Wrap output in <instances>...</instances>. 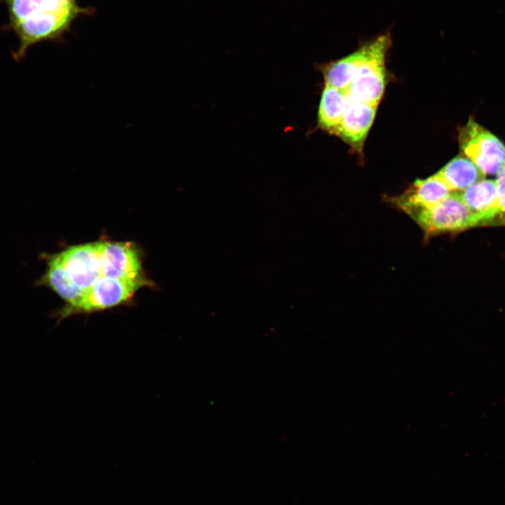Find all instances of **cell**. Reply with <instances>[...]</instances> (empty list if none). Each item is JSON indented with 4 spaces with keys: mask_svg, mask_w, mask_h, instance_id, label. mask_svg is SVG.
I'll return each mask as SVG.
<instances>
[{
    "mask_svg": "<svg viewBox=\"0 0 505 505\" xmlns=\"http://www.w3.org/2000/svg\"><path fill=\"white\" fill-rule=\"evenodd\" d=\"M5 1L11 27L19 40L16 60L36 43L61 39L74 18L86 12L75 0Z\"/></svg>",
    "mask_w": 505,
    "mask_h": 505,
    "instance_id": "obj_1",
    "label": "cell"
},
{
    "mask_svg": "<svg viewBox=\"0 0 505 505\" xmlns=\"http://www.w3.org/2000/svg\"><path fill=\"white\" fill-rule=\"evenodd\" d=\"M391 45V34L386 32L361 46L362 58L346 91L349 98L378 105L385 88V60Z\"/></svg>",
    "mask_w": 505,
    "mask_h": 505,
    "instance_id": "obj_2",
    "label": "cell"
},
{
    "mask_svg": "<svg viewBox=\"0 0 505 505\" xmlns=\"http://www.w3.org/2000/svg\"><path fill=\"white\" fill-rule=\"evenodd\" d=\"M151 286L145 276L136 278L98 279L74 304L65 306L58 313L59 320L79 313H89L127 302L141 287Z\"/></svg>",
    "mask_w": 505,
    "mask_h": 505,
    "instance_id": "obj_3",
    "label": "cell"
},
{
    "mask_svg": "<svg viewBox=\"0 0 505 505\" xmlns=\"http://www.w3.org/2000/svg\"><path fill=\"white\" fill-rule=\"evenodd\" d=\"M431 236L478 227L476 217L463 202L459 191H452L438 203L410 215Z\"/></svg>",
    "mask_w": 505,
    "mask_h": 505,
    "instance_id": "obj_4",
    "label": "cell"
},
{
    "mask_svg": "<svg viewBox=\"0 0 505 505\" xmlns=\"http://www.w3.org/2000/svg\"><path fill=\"white\" fill-rule=\"evenodd\" d=\"M463 153L485 175H497L505 166V145L470 118L459 133Z\"/></svg>",
    "mask_w": 505,
    "mask_h": 505,
    "instance_id": "obj_5",
    "label": "cell"
},
{
    "mask_svg": "<svg viewBox=\"0 0 505 505\" xmlns=\"http://www.w3.org/2000/svg\"><path fill=\"white\" fill-rule=\"evenodd\" d=\"M105 242L71 246L55 253L72 283L83 293L102 277L101 252Z\"/></svg>",
    "mask_w": 505,
    "mask_h": 505,
    "instance_id": "obj_6",
    "label": "cell"
},
{
    "mask_svg": "<svg viewBox=\"0 0 505 505\" xmlns=\"http://www.w3.org/2000/svg\"><path fill=\"white\" fill-rule=\"evenodd\" d=\"M102 276L112 278L144 276L140 253L131 242L105 241L101 252Z\"/></svg>",
    "mask_w": 505,
    "mask_h": 505,
    "instance_id": "obj_7",
    "label": "cell"
},
{
    "mask_svg": "<svg viewBox=\"0 0 505 505\" xmlns=\"http://www.w3.org/2000/svg\"><path fill=\"white\" fill-rule=\"evenodd\" d=\"M452 191L436 173L424 180H417L402 194L391 202L409 216L430 208L446 198Z\"/></svg>",
    "mask_w": 505,
    "mask_h": 505,
    "instance_id": "obj_8",
    "label": "cell"
},
{
    "mask_svg": "<svg viewBox=\"0 0 505 505\" xmlns=\"http://www.w3.org/2000/svg\"><path fill=\"white\" fill-rule=\"evenodd\" d=\"M377 107L348 97L346 107L337 135L354 149L361 152L375 119Z\"/></svg>",
    "mask_w": 505,
    "mask_h": 505,
    "instance_id": "obj_9",
    "label": "cell"
},
{
    "mask_svg": "<svg viewBox=\"0 0 505 505\" xmlns=\"http://www.w3.org/2000/svg\"><path fill=\"white\" fill-rule=\"evenodd\" d=\"M459 192L478 226L492 224L500 217L495 180L485 178Z\"/></svg>",
    "mask_w": 505,
    "mask_h": 505,
    "instance_id": "obj_10",
    "label": "cell"
},
{
    "mask_svg": "<svg viewBox=\"0 0 505 505\" xmlns=\"http://www.w3.org/2000/svg\"><path fill=\"white\" fill-rule=\"evenodd\" d=\"M47 267L45 273L35 282L36 286H46L56 292L67 304L70 306L76 302L83 292L71 281L65 269L55 254H42Z\"/></svg>",
    "mask_w": 505,
    "mask_h": 505,
    "instance_id": "obj_11",
    "label": "cell"
},
{
    "mask_svg": "<svg viewBox=\"0 0 505 505\" xmlns=\"http://www.w3.org/2000/svg\"><path fill=\"white\" fill-rule=\"evenodd\" d=\"M347 102L348 96L345 91L325 85L318 107L319 127L330 134L337 135Z\"/></svg>",
    "mask_w": 505,
    "mask_h": 505,
    "instance_id": "obj_12",
    "label": "cell"
},
{
    "mask_svg": "<svg viewBox=\"0 0 505 505\" xmlns=\"http://www.w3.org/2000/svg\"><path fill=\"white\" fill-rule=\"evenodd\" d=\"M436 174L452 191H462L486 175L469 159L462 156L452 159Z\"/></svg>",
    "mask_w": 505,
    "mask_h": 505,
    "instance_id": "obj_13",
    "label": "cell"
},
{
    "mask_svg": "<svg viewBox=\"0 0 505 505\" xmlns=\"http://www.w3.org/2000/svg\"><path fill=\"white\" fill-rule=\"evenodd\" d=\"M363 55L360 46L352 53L332 62L323 67V73L325 85L346 93L355 75Z\"/></svg>",
    "mask_w": 505,
    "mask_h": 505,
    "instance_id": "obj_14",
    "label": "cell"
},
{
    "mask_svg": "<svg viewBox=\"0 0 505 505\" xmlns=\"http://www.w3.org/2000/svg\"><path fill=\"white\" fill-rule=\"evenodd\" d=\"M495 182L501 217L505 215V166L497 173Z\"/></svg>",
    "mask_w": 505,
    "mask_h": 505,
    "instance_id": "obj_15",
    "label": "cell"
}]
</instances>
